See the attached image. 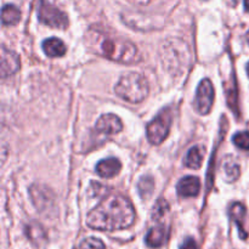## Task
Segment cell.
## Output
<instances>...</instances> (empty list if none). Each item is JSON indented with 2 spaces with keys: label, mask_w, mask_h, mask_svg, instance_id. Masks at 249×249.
<instances>
[{
  "label": "cell",
  "mask_w": 249,
  "mask_h": 249,
  "mask_svg": "<svg viewBox=\"0 0 249 249\" xmlns=\"http://www.w3.org/2000/svg\"><path fill=\"white\" fill-rule=\"evenodd\" d=\"M135 221L133 204L122 195H111L92 209L87 219L89 228L100 231H116L131 226Z\"/></svg>",
  "instance_id": "6da1fadb"
},
{
  "label": "cell",
  "mask_w": 249,
  "mask_h": 249,
  "mask_svg": "<svg viewBox=\"0 0 249 249\" xmlns=\"http://www.w3.org/2000/svg\"><path fill=\"white\" fill-rule=\"evenodd\" d=\"M89 44L95 53L119 63H135L140 61L139 50L134 43L119 36L95 31L89 33Z\"/></svg>",
  "instance_id": "7a4b0ae2"
},
{
  "label": "cell",
  "mask_w": 249,
  "mask_h": 249,
  "mask_svg": "<svg viewBox=\"0 0 249 249\" xmlns=\"http://www.w3.org/2000/svg\"><path fill=\"white\" fill-rule=\"evenodd\" d=\"M114 91L130 104H140L148 95V83L140 73L129 72L119 79Z\"/></svg>",
  "instance_id": "3957f363"
},
{
  "label": "cell",
  "mask_w": 249,
  "mask_h": 249,
  "mask_svg": "<svg viewBox=\"0 0 249 249\" xmlns=\"http://www.w3.org/2000/svg\"><path fill=\"white\" fill-rule=\"evenodd\" d=\"M36 12H38V18L40 23L53 27V28H67V15L46 0H38L36 1Z\"/></svg>",
  "instance_id": "277c9868"
},
{
  "label": "cell",
  "mask_w": 249,
  "mask_h": 249,
  "mask_svg": "<svg viewBox=\"0 0 249 249\" xmlns=\"http://www.w3.org/2000/svg\"><path fill=\"white\" fill-rule=\"evenodd\" d=\"M173 113L170 108H163L147 125V139L152 145H160L167 139L172 125Z\"/></svg>",
  "instance_id": "5b68a950"
},
{
  "label": "cell",
  "mask_w": 249,
  "mask_h": 249,
  "mask_svg": "<svg viewBox=\"0 0 249 249\" xmlns=\"http://www.w3.org/2000/svg\"><path fill=\"white\" fill-rule=\"evenodd\" d=\"M214 88L209 79H203L197 88L195 107L199 114H208L213 107Z\"/></svg>",
  "instance_id": "8992f818"
},
{
  "label": "cell",
  "mask_w": 249,
  "mask_h": 249,
  "mask_svg": "<svg viewBox=\"0 0 249 249\" xmlns=\"http://www.w3.org/2000/svg\"><path fill=\"white\" fill-rule=\"evenodd\" d=\"M99 133L107 134V135H113V134H118L123 129V123H122L121 118L117 117L116 114H104L100 117L95 125Z\"/></svg>",
  "instance_id": "52a82bcc"
},
{
  "label": "cell",
  "mask_w": 249,
  "mask_h": 249,
  "mask_svg": "<svg viewBox=\"0 0 249 249\" xmlns=\"http://www.w3.org/2000/svg\"><path fill=\"white\" fill-rule=\"evenodd\" d=\"M19 68V57L15 51L1 46V77L6 78L16 73Z\"/></svg>",
  "instance_id": "ba28073f"
},
{
  "label": "cell",
  "mask_w": 249,
  "mask_h": 249,
  "mask_svg": "<svg viewBox=\"0 0 249 249\" xmlns=\"http://www.w3.org/2000/svg\"><path fill=\"white\" fill-rule=\"evenodd\" d=\"M177 190L180 197H195L199 194L201 181L197 177H185L178 182Z\"/></svg>",
  "instance_id": "9c48e42d"
},
{
  "label": "cell",
  "mask_w": 249,
  "mask_h": 249,
  "mask_svg": "<svg viewBox=\"0 0 249 249\" xmlns=\"http://www.w3.org/2000/svg\"><path fill=\"white\" fill-rule=\"evenodd\" d=\"M122 169V164L117 158H107V160H102L97 163L96 165V173L101 178H106V179H111V178L116 177Z\"/></svg>",
  "instance_id": "30bf717a"
},
{
  "label": "cell",
  "mask_w": 249,
  "mask_h": 249,
  "mask_svg": "<svg viewBox=\"0 0 249 249\" xmlns=\"http://www.w3.org/2000/svg\"><path fill=\"white\" fill-rule=\"evenodd\" d=\"M230 218L232 219L238 226L241 238L246 240L248 237L247 231L245 230V218H246V207L240 202H236L230 207Z\"/></svg>",
  "instance_id": "8fae6325"
},
{
  "label": "cell",
  "mask_w": 249,
  "mask_h": 249,
  "mask_svg": "<svg viewBox=\"0 0 249 249\" xmlns=\"http://www.w3.org/2000/svg\"><path fill=\"white\" fill-rule=\"evenodd\" d=\"M204 153H206V148L202 145H196L191 147L185 157V165L191 169H198L203 163Z\"/></svg>",
  "instance_id": "7c38bea8"
},
{
  "label": "cell",
  "mask_w": 249,
  "mask_h": 249,
  "mask_svg": "<svg viewBox=\"0 0 249 249\" xmlns=\"http://www.w3.org/2000/svg\"><path fill=\"white\" fill-rule=\"evenodd\" d=\"M167 240V230L164 226L158 225L151 229L146 236V245L151 248L162 247Z\"/></svg>",
  "instance_id": "4fadbf2b"
},
{
  "label": "cell",
  "mask_w": 249,
  "mask_h": 249,
  "mask_svg": "<svg viewBox=\"0 0 249 249\" xmlns=\"http://www.w3.org/2000/svg\"><path fill=\"white\" fill-rule=\"evenodd\" d=\"M43 50L49 57H60V56L65 55L67 48L61 39L50 38L44 40Z\"/></svg>",
  "instance_id": "5bb4252c"
},
{
  "label": "cell",
  "mask_w": 249,
  "mask_h": 249,
  "mask_svg": "<svg viewBox=\"0 0 249 249\" xmlns=\"http://www.w3.org/2000/svg\"><path fill=\"white\" fill-rule=\"evenodd\" d=\"M223 179L228 182H233L240 178V167L232 157H226L221 164Z\"/></svg>",
  "instance_id": "9a60e30c"
},
{
  "label": "cell",
  "mask_w": 249,
  "mask_h": 249,
  "mask_svg": "<svg viewBox=\"0 0 249 249\" xmlns=\"http://www.w3.org/2000/svg\"><path fill=\"white\" fill-rule=\"evenodd\" d=\"M1 19L4 26H15L21 19V11L12 4H7L2 7Z\"/></svg>",
  "instance_id": "2e32d148"
},
{
  "label": "cell",
  "mask_w": 249,
  "mask_h": 249,
  "mask_svg": "<svg viewBox=\"0 0 249 249\" xmlns=\"http://www.w3.org/2000/svg\"><path fill=\"white\" fill-rule=\"evenodd\" d=\"M139 194L142 198H148V197L152 196L153 190H155V180L152 179V177H142L140 180H139L138 184Z\"/></svg>",
  "instance_id": "e0dca14e"
},
{
  "label": "cell",
  "mask_w": 249,
  "mask_h": 249,
  "mask_svg": "<svg viewBox=\"0 0 249 249\" xmlns=\"http://www.w3.org/2000/svg\"><path fill=\"white\" fill-rule=\"evenodd\" d=\"M169 212V204L167 203V201H164V199H158V202L156 203L155 208H153V212H152V218L156 219V220H158V219L163 218V216L165 215V214Z\"/></svg>",
  "instance_id": "ac0fdd59"
},
{
  "label": "cell",
  "mask_w": 249,
  "mask_h": 249,
  "mask_svg": "<svg viewBox=\"0 0 249 249\" xmlns=\"http://www.w3.org/2000/svg\"><path fill=\"white\" fill-rule=\"evenodd\" d=\"M233 143L241 150H249V131H240L232 139Z\"/></svg>",
  "instance_id": "d6986e66"
},
{
  "label": "cell",
  "mask_w": 249,
  "mask_h": 249,
  "mask_svg": "<svg viewBox=\"0 0 249 249\" xmlns=\"http://www.w3.org/2000/svg\"><path fill=\"white\" fill-rule=\"evenodd\" d=\"M79 249H106V246L99 238L89 237L80 243Z\"/></svg>",
  "instance_id": "ffe728a7"
},
{
  "label": "cell",
  "mask_w": 249,
  "mask_h": 249,
  "mask_svg": "<svg viewBox=\"0 0 249 249\" xmlns=\"http://www.w3.org/2000/svg\"><path fill=\"white\" fill-rule=\"evenodd\" d=\"M180 249H198V246H197L196 241H195L194 238L189 237V238H186L184 242H182Z\"/></svg>",
  "instance_id": "44dd1931"
},
{
  "label": "cell",
  "mask_w": 249,
  "mask_h": 249,
  "mask_svg": "<svg viewBox=\"0 0 249 249\" xmlns=\"http://www.w3.org/2000/svg\"><path fill=\"white\" fill-rule=\"evenodd\" d=\"M129 1L134 2L136 5H147L150 2V0H129Z\"/></svg>",
  "instance_id": "7402d4cb"
},
{
  "label": "cell",
  "mask_w": 249,
  "mask_h": 249,
  "mask_svg": "<svg viewBox=\"0 0 249 249\" xmlns=\"http://www.w3.org/2000/svg\"><path fill=\"white\" fill-rule=\"evenodd\" d=\"M245 9L249 12V0H245Z\"/></svg>",
  "instance_id": "603a6c76"
},
{
  "label": "cell",
  "mask_w": 249,
  "mask_h": 249,
  "mask_svg": "<svg viewBox=\"0 0 249 249\" xmlns=\"http://www.w3.org/2000/svg\"><path fill=\"white\" fill-rule=\"evenodd\" d=\"M247 36V41H248V44H249V31H248V33H247V36Z\"/></svg>",
  "instance_id": "cb8c5ba5"
},
{
  "label": "cell",
  "mask_w": 249,
  "mask_h": 249,
  "mask_svg": "<svg viewBox=\"0 0 249 249\" xmlns=\"http://www.w3.org/2000/svg\"><path fill=\"white\" fill-rule=\"evenodd\" d=\"M247 73H248V75H249V63H248V66H247Z\"/></svg>",
  "instance_id": "d4e9b609"
}]
</instances>
